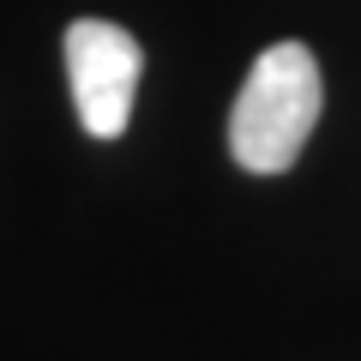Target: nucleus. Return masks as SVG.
<instances>
[{"mask_svg":"<svg viewBox=\"0 0 361 361\" xmlns=\"http://www.w3.org/2000/svg\"><path fill=\"white\" fill-rule=\"evenodd\" d=\"M319 61L301 42H277L253 61L229 109V151L253 175H283L319 121Z\"/></svg>","mask_w":361,"mask_h":361,"instance_id":"1","label":"nucleus"},{"mask_svg":"<svg viewBox=\"0 0 361 361\" xmlns=\"http://www.w3.org/2000/svg\"><path fill=\"white\" fill-rule=\"evenodd\" d=\"M139 42L109 18H78L66 30V78H73V103L90 139H121L139 97Z\"/></svg>","mask_w":361,"mask_h":361,"instance_id":"2","label":"nucleus"}]
</instances>
